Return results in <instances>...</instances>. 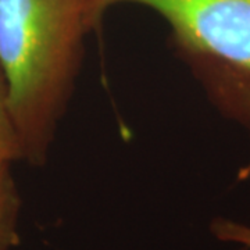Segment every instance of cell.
<instances>
[{
    "label": "cell",
    "instance_id": "6da1fadb",
    "mask_svg": "<svg viewBox=\"0 0 250 250\" xmlns=\"http://www.w3.org/2000/svg\"><path fill=\"white\" fill-rule=\"evenodd\" d=\"M95 0H0V68L24 159L46 160L80 70Z\"/></svg>",
    "mask_w": 250,
    "mask_h": 250
},
{
    "label": "cell",
    "instance_id": "7a4b0ae2",
    "mask_svg": "<svg viewBox=\"0 0 250 250\" xmlns=\"http://www.w3.org/2000/svg\"><path fill=\"white\" fill-rule=\"evenodd\" d=\"M117 4L164 18L210 102L250 135V0H95L99 21Z\"/></svg>",
    "mask_w": 250,
    "mask_h": 250
},
{
    "label": "cell",
    "instance_id": "3957f363",
    "mask_svg": "<svg viewBox=\"0 0 250 250\" xmlns=\"http://www.w3.org/2000/svg\"><path fill=\"white\" fill-rule=\"evenodd\" d=\"M20 211L21 197L10 172V163L0 161V250H11L20 243Z\"/></svg>",
    "mask_w": 250,
    "mask_h": 250
},
{
    "label": "cell",
    "instance_id": "277c9868",
    "mask_svg": "<svg viewBox=\"0 0 250 250\" xmlns=\"http://www.w3.org/2000/svg\"><path fill=\"white\" fill-rule=\"evenodd\" d=\"M22 159V143L20 139L16 123L11 116L7 83L4 74L0 68V161L11 163Z\"/></svg>",
    "mask_w": 250,
    "mask_h": 250
},
{
    "label": "cell",
    "instance_id": "5b68a950",
    "mask_svg": "<svg viewBox=\"0 0 250 250\" xmlns=\"http://www.w3.org/2000/svg\"><path fill=\"white\" fill-rule=\"evenodd\" d=\"M210 232L215 239L250 249V225L231 218L217 217L210 223Z\"/></svg>",
    "mask_w": 250,
    "mask_h": 250
}]
</instances>
